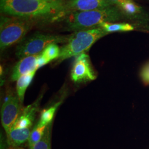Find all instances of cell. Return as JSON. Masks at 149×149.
<instances>
[{
	"instance_id": "obj_1",
	"label": "cell",
	"mask_w": 149,
	"mask_h": 149,
	"mask_svg": "<svg viewBox=\"0 0 149 149\" xmlns=\"http://www.w3.org/2000/svg\"><path fill=\"white\" fill-rule=\"evenodd\" d=\"M64 0H1V12L33 20L58 17L66 13Z\"/></svg>"
},
{
	"instance_id": "obj_2",
	"label": "cell",
	"mask_w": 149,
	"mask_h": 149,
	"mask_svg": "<svg viewBox=\"0 0 149 149\" xmlns=\"http://www.w3.org/2000/svg\"><path fill=\"white\" fill-rule=\"evenodd\" d=\"M122 12L113 6L92 11L74 12L67 17L66 23L68 28L79 31L98 27L103 23L117 21L123 18Z\"/></svg>"
},
{
	"instance_id": "obj_3",
	"label": "cell",
	"mask_w": 149,
	"mask_h": 149,
	"mask_svg": "<svg viewBox=\"0 0 149 149\" xmlns=\"http://www.w3.org/2000/svg\"><path fill=\"white\" fill-rule=\"evenodd\" d=\"M108 34L100 27L74 32L70 36L68 42L61 48L58 61L85 53L98 40Z\"/></svg>"
},
{
	"instance_id": "obj_4",
	"label": "cell",
	"mask_w": 149,
	"mask_h": 149,
	"mask_svg": "<svg viewBox=\"0 0 149 149\" xmlns=\"http://www.w3.org/2000/svg\"><path fill=\"white\" fill-rule=\"evenodd\" d=\"M33 22L32 19L14 16L1 17L0 25L1 52L22 42L31 29Z\"/></svg>"
},
{
	"instance_id": "obj_5",
	"label": "cell",
	"mask_w": 149,
	"mask_h": 149,
	"mask_svg": "<svg viewBox=\"0 0 149 149\" xmlns=\"http://www.w3.org/2000/svg\"><path fill=\"white\" fill-rule=\"evenodd\" d=\"M69 37L37 32L19 43L16 48V55L18 58L22 59L38 55L51 44L67 43Z\"/></svg>"
},
{
	"instance_id": "obj_6",
	"label": "cell",
	"mask_w": 149,
	"mask_h": 149,
	"mask_svg": "<svg viewBox=\"0 0 149 149\" xmlns=\"http://www.w3.org/2000/svg\"><path fill=\"white\" fill-rule=\"evenodd\" d=\"M22 103L17 93L8 91L1 107V122L6 134L9 133L19 117L23 109Z\"/></svg>"
},
{
	"instance_id": "obj_7",
	"label": "cell",
	"mask_w": 149,
	"mask_h": 149,
	"mask_svg": "<svg viewBox=\"0 0 149 149\" xmlns=\"http://www.w3.org/2000/svg\"><path fill=\"white\" fill-rule=\"evenodd\" d=\"M97 74L88 54L84 53L76 56L71 71V79L76 84L96 80Z\"/></svg>"
},
{
	"instance_id": "obj_8",
	"label": "cell",
	"mask_w": 149,
	"mask_h": 149,
	"mask_svg": "<svg viewBox=\"0 0 149 149\" xmlns=\"http://www.w3.org/2000/svg\"><path fill=\"white\" fill-rule=\"evenodd\" d=\"M113 5L108 0H69L66 5V13L103 9Z\"/></svg>"
},
{
	"instance_id": "obj_9",
	"label": "cell",
	"mask_w": 149,
	"mask_h": 149,
	"mask_svg": "<svg viewBox=\"0 0 149 149\" xmlns=\"http://www.w3.org/2000/svg\"><path fill=\"white\" fill-rule=\"evenodd\" d=\"M42 98V96H40L34 103L23 108L19 117L12 128L20 129H31L36 114L39 110Z\"/></svg>"
},
{
	"instance_id": "obj_10",
	"label": "cell",
	"mask_w": 149,
	"mask_h": 149,
	"mask_svg": "<svg viewBox=\"0 0 149 149\" xmlns=\"http://www.w3.org/2000/svg\"><path fill=\"white\" fill-rule=\"evenodd\" d=\"M39 55V54H38ZM31 55L20 59L16 64L11 73V81H17L22 76L37 71L38 69V55Z\"/></svg>"
},
{
	"instance_id": "obj_11",
	"label": "cell",
	"mask_w": 149,
	"mask_h": 149,
	"mask_svg": "<svg viewBox=\"0 0 149 149\" xmlns=\"http://www.w3.org/2000/svg\"><path fill=\"white\" fill-rule=\"evenodd\" d=\"M31 131V129L12 128L9 133L7 134L8 144L13 148L20 146L28 140Z\"/></svg>"
},
{
	"instance_id": "obj_12",
	"label": "cell",
	"mask_w": 149,
	"mask_h": 149,
	"mask_svg": "<svg viewBox=\"0 0 149 149\" xmlns=\"http://www.w3.org/2000/svg\"><path fill=\"white\" fill-rule=\"evenodd\" d=\"M36 71H34L27 74H24L16 81V93L22 104H23L24 96L27 88L32 82Z\"/></svg>"
},
{
	"instance_id": "obj_13",
	"label": "cell",
	"mask_w": 149,
	"mask_h": 149,
	"mask_svg": "<svg viewBox=\"0 0 149 149\" xmlns=\"http://www.w3.org/2000/svg\"><path fill=\"white\" fill-rule=\"evenodd\" d=\"M100 27L103 28L108 34L113 32H130L134 30V27L129 23H112L111 22L103 23L100 25Z\"/></svg>"
},
{
	"instance_id": "obj_14",
	"label": "cell",
	"mask_w": 149,
	"mask_h": 149,
	"mask_svg": "<svg viewBox=\"0 0 149 149\" xmlns=\"http://www.w3.org/2000/svg\"><path fill=\"white\" fill-rule=\"evenodd\" d=\"M61 104V102L55 103L54 105L44 109L40 115L38 123L40 125L47 127L52 123L55 112Z\"/></svg>"
},
{
	"instance_id": "obj_15",
	"label": "cell",
	"mask_w": 149,
	"mask_h": 149,
	"mask_svg": "<svg viewBox=\"0 0 149 149\" xmlns=\"http://www.w3.org/2000/svg\"><path fill=\"white\" fill-rule=\"evenodd\" d=\"M46 128V126L40 125L38 123L34 126L28 140L29 149H32V148L43 138Z\"/></svg>"
},
{
	"instance_id": "obj_16",
	"label": "cell",
	"mask_w": 149,
	"mask_h": 149,
	"mask_svg": "<svg viewBox=\"0 0 149 149\" xmlns=\"http://www.w3.org/2000/svg\"><path fill=\"white\" fill-rule=\"evenodd\" d=\"M61 49L56 43H53L49 45L40 55L49 63L53 60L58 59L60 55Z\"/></svg>"
},
{
	"instance_id": "obj_17",
	"label": "cell",
	"mask_w": 149,
	"mask_h": 149,
	"mask_svg": "<svg viewBox=\"0 0 149 149\" xmlns=\"http://www.w3.org/2000/svg\"><path fill=\"white\" fill-rule=\"evenodd\" d=\"M52 123L47 127L43 138L36 144L32 149H51Z\"/></svg>"
},
{
	"instance_id": "obj_18",
	"label": "cell",
	"mask_w": 149,
	"mask_h": 149,
	"mask_svg": "<svg viewBox=\"0 0 149 149\" xmlns=\"http://www.w3.org/2000/svg\"><path fill=\"white\" fill-rule=\"evenodd\" d=\"M118 7L123 13L131 15L139 13L141 10V8L135 2H134L132 0L127 2L123 3Z\"/></svg>"
},
{
	"instance_id": "obj_19",
	"label": "cell",
	"mask_w": 149,
	"mask_h": 149,
	"mask_svg": "<svg viewBox=\"0 0 149 149\" xmlns=\"http://www.w3.org/2000/svg\"><path fill=\"white\" fill-rule=\"evenodd\" d=\"M140 76L145 84H149V63L144 65L141 71Z\"/></svg>"
},
{
	"instance_id": "obj_20",
	"label": "cell",
	"mask_w": 149,
	"mask_h": 149,
	"mask_svg": "<svg viewBox=\"0 0 149 149\" xmlns=\"http://www.w3.org/2000/svg\"><path fill=\"white\" fill-rule=\"evenodd\" d=\"M110 2H111L113 5H116L117 7L122 5L123 3L127 2L132 0H108Z\"/></svg>"
}]
</instances>
